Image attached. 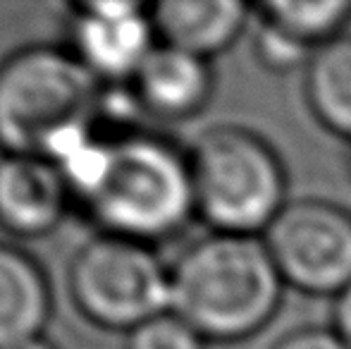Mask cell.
Masks as SVG:
<instances>
[{
	"instance_id": "6da1fadb",
	"label": "cell",
	"mask_w": 351,
	"mask_h": 349,
	"mask_svg": "<svg viewBox=\"0 0 351 349\" xmlns=\"http://www.w3.org/2000/svg\"><path fill=\"white\" fill-rule=\"evenodd\" d=\"M285 280L258 234L213 232L170 268V311L206 340H241L275 316Z\"/></svg>"
},
{
	"instance_id": "7a4b0ae2",
	"label": "cell",
	"mask_w": 351,
	"mask_h": 349,
	"mask_svg": "<svg viewBox=\"0 0 351 349\" xmlns=\"http://www.w3.org/2000/svg\"><path fill=\"white\" fill-rule=\"evenodd\" d=\"M101 88L77 53L29 46L0 65V146L62 163L91 141Z\"/></svg>"
},
{
	"instance_id": "3957f363",
	"label": "cell",
	"mask_w": 351,
	"mask_h": 349,
	"mask_svg": "<svg viewBox=\"0 0 351 349\" xmlns=\"http://www.w3.org/2000/svg\"><path fill=\"white\" fill-rule=\"evenodd\" d=\"M84 201L108 234L170 237L196 210L189 156L153 134L106 141L103 173Z\"/></svg>"
},
{
	"instance_id": "277c9868",
	"label": "cell",
	"mask_w": 351,
	"mask_h": 349,
	"mask_svg": "<svg viewBox=\"0 0 351 349\" xmlns=\"http://www.w3.org/2000/svg\"><path fill=\"white\" fill-rule=\"evenodd\" d=\"M196 210L215 232L258 234L287 206V175L280 156L241 127L206 132L189 154Z\"/></svg>"
},
{
	"instance_id": "5b68a950",
	"label": "cell",
	"mask_w": 351,
	"mask_h": 349,
	"mask_svg": "<svg viewBox=\"0 0 351 349\" xmlns=\"http://www.w3.org/2000/svg\"><path fill=\"white\" fill-rule=\"evenodd\" d=\"M77 306L106 328H130L170 311V268L146 242L120 234L96 237L70 270Z\"/></svg>"
},
{
	"instance_id": "8992f818",
	"label": "cell",
	"mask_w": 351,
	"mask_h": 349,
	"mask_svg": "<svg viewBox=\"0 0 351 349\" xmlns=\"http://www.w3.org/2000/svg\"><path fill=\"white\" fill-rule=\"evenodd\" d=\"M285 285L339 294L351 285V213L320 199L291 201L263 232Z\"/></svg>"
},
{
	"instance_id": "52a82bcc",
	"label": "cell",
	"mask_w": 351,
	"mask_h": 349,
	"mask_svg": "<svg viewBox=\"0 0 351 349\" xmlns=\"http://www.w3.org/2000/svg\"><path fill=\"white\" fill-rule=\"evenodd\" d=\"M153 34L141 3H84L74 22V48L98 80H132L156 48Z\"/></svg>"
},
{
	"instance_id": "ba28073f",
	"label": "cell",
	"mask_w": 351,
	"mask_h": 349,
	"mask_svg": "<svg viewBox=\"0 0 351 349\" xmlns=\"http://www.w3.org/2000/svg\"><path fill=\"white\" fill-rule=\"evenodd\" d=\"M70 184L60 165L43 156L0 158V225L14 234H43L65 215Z\"/></svg>"
},
{
	"instance_id": "9c48e42d",
	"label": "cell",
	"mask_w": 351,
	"mask_h": 349,
	"mask_svg": "<svg viewBox=\"0 0 351 349\" xmlns=\"http://www.w3.org/2000/svg\"><path fill=\"white\" fill-rule=\"evenodd\" d=\"M132 82L136 101L148 112L167 120L196 115L208 103L213 91L208 60L167 43L148 53Z\"/></svg>"
},
{
	"instance_id": "30bf717a",
	"label": "cell",
	"mask_w": 351,
	"mask_h": 349,
	"mask_svg": "<svg viewBox=\"0 0 351 349\" xmlns=\"http://www.w3.org/2000/svg\"><path fill=\"white\" fill-rule=\"evenodd\" d=\"M249 12L237 0H165L151 8V22L162 43L210 60L241 36Z\"/></svg>"
},
{
	"instance_id": "8fae6325",
	"label": "cell",
	"mask_w": 351,
	"mask_h": 349,
	"mask_svg": "<svg viewBox=\"0 0 351 349\" xmlns=\"http://www.w3.org/2000/svg\"><path fill=\"white\" fill-rule=\"evenodd\" d=\"M51 313V289L38 263L0 244V349L38 337Z\"/></svg>"
},
{
	"instance_id": "7c38bea8",
	"label": "cell",
	"mask_w": 351,
	"mask_h": 349,
	"mask_svg": "<svg viewBox=\"0 0 351 349\" xmlns=\"http://www.w3.org/2000/svg\"><path fill=\"white\" fill-rule=\"evenodd\" d=\"M306 98L330 132L351 141V36L313 53L306 70Z\"/></svg>"
},
{
	"instance_id": "4fadbf2b",
	"label": "cell",
	"mask_w": 351,
	"mask_h": 349,
	"mask_svg": "<svg viewBox=\"0 0 351 349\" xmlns=\"http://www.w3.org/2000/svg\"><path fill=\"white\" fill-rule=\"evenodd\" d=\"M261 22L270 24L299 46L315 53L342 36L351 19V0H273L261 5Z\"/></svg>"
},
{
	"instance_id": "5bb4252c",
	"label": "cell",
	"mask_w": 351,
	"mask_h": 349,
	"mask_svg": "<svg viewBox=\"0 0 351 349\" xmlns=\"http://www.w3.org/2000/svg\"><path fill=\"white\" fill-rule=\"evenodd\" d=\"M127 349H206V337L184 318L165 311L130 330Z\"/></svg>"
},
{
	"instance_id": "9a60e30c",
	"label": "cell",
	"mask_w": 351,
	"mask_h": 349,
	"mask_svg": "<svg viewBox=\"0 0 351 349\" xmlns=\"http://www.w3.org/2000/svg\"><path fill=\"white\" fill-rule=\"evenodd\" d=\"M256 48H258V58L273 70H291V67L301 65V62H311L313 53L308 48L299 46L296 41H291L289 36H285L270 24H261L258 38H256Z\"/></svg>"
},
{
	"instance_id": "2e32d148",
	"label": "cell",
	"mask_w": 351,
	"mask_h": 349,
	"mask_svg": "<svg viewBox=\"0 0 351 349\" xmlns=\"http://www.w3.org/2000/svg\"><path fill=\"white\" fill-rule=\"evenodd\" d=\"M273 349H351L337 330L330 328H304L285 340H280Z\"/></svg>"
},
{
	"instance_id": "e0dca14e",
	"label": "cell",
	"mask_w": 351,
	"mask_h": 349,
	"mask_svg": "<svg viewBox=\"0 0 351 349\" xmlns=\"http://www.w3.org/2000/svg\"><path fill=\"white\" fill-rule=\"evenodd\" d=\"M335 330L344 337L351 347V285L344 292L337 294V306H335Z\"/></svg>"
},
{
	"instance_id": "ac0fdd59",
	"label": "cell",
	"mask_w": 351,
	"mask_h": 349,
	"mask_svg": "<svg viewBox=\"0 0 351 349\" xmlns=\"http://www.w3.org/2000/svg\"><path fill=\"white\" fill-rule=\"evenodd\" d=\"M3 349H56L48 340H43L41 335L38 337H32V340H24V342H17V345H10V347H3Z\"/></svg>"
}]
</instances>
